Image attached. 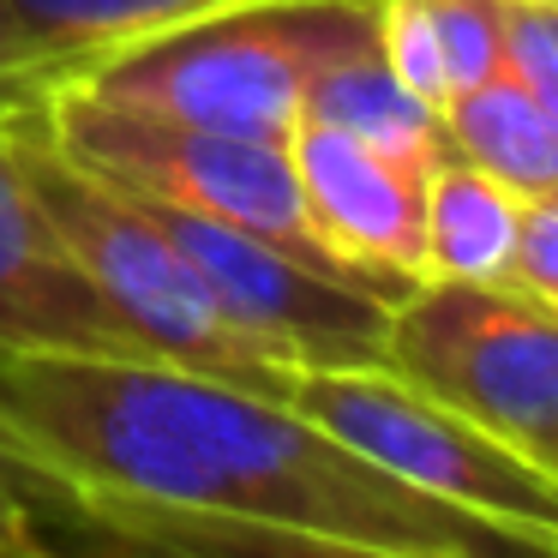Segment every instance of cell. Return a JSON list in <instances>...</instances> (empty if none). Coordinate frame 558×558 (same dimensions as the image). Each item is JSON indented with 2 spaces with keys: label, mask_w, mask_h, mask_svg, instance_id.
Returning a JSON list of instances; mask_svg holds the SVG:
<instances>
[{
  "label": "cell",
  "mask_w": 558,
  "mask_h": 558,
  "mask_svg": "<svg viewBox=\"0 0 558 558\" xmlns=\"http://www.w3.org/2000/svg\"><path fill=\"white\" fill-rule=\"evenodd\" d=\"M522 198L462 157H438L426 174V282H510Z\"/></svg>",
  "instance_id": "obj_12"
},
{
  "label": "cell",
  "mask_w": 558,
  "mask_h": 558,
  "mask_svg": "<svg viewBox=\"0 0 558 558\" xmlns=\"http://www.w3.org/2000/svg\"><path fill=\"white\" fill-rule=\"evenodd\" d=\"M43 121H49L54 145L66 157L109 174L126 193L169 205V210H193V217H210V222H229V229H246V234H265V241L330 270V258L313 246V229H306L289 145L162 121V114H145V109L102 102L78 85L54 90L43 102Z\"/></svg>",
  "instance_id": "obj_6"
},
{
  "label": "cell",
  "mask_w": 558,
  "mask_h": 558,
  "mask_svg": "<svg viewBox=\"0 0 558 558\" xmlns=\"http://www.w3.org/2000/svg\"><path fill=\"white\" fill-rule=\"evenodd\" d=\"M505 13V73L558 109V0H498Z\"/></svg>",
  "instance_id": "obj_14"
},
{
  "label": "cell",
  "mask_w": 558,
  "mask_h": 558,
  "mask_svg": "<svg viewBox=\"0 0 558 558\" xmlns=\"http://www.w3.org/2000/svg\"><path fill=\"white\" fill-rule=\"evenodd\" d=\"M7 145H13L37 205L49 210L54 234H61L66 253L78 258V270L90 277V289L114 306V318L157 361L193 366V373L229 378V385H246L258 397L289 402L294 366L253 349L217 313L210 289L198 282V270L186 265V253L174 246V234L162 229V217L145 198L114 186L109 174L85 169L78 157H66L54 145L49 121H43V102L7 121Z\"/></svg>",
  "instance_id": "obj_2"
},
{
  "label": "cell",
  "mask_w": 558,
  "mask_h": 558,
  "mask_svg": "<svg viewBox=\"0 0 558 558\" xmlns=\"http://www.w3.org/2000/svg\"><path fill=\"white\" fill-rule=\"evenodd\" d=\"M438 121H445L450 157L493 174L522 205L558 193V109L546 97H534L517 73L498 66L493 78L457 90Z\"/></svg>",
  "instance_id": "obj_10"
},
{
  "label": "cell",
  "mask_w": 558,
  "mask_h": 558,
  "mask_svg": "<svg viewBox=\"0 0 558 558\" xmlns=\"http://www.w3.org/2000/svg\"><path fill=\"white\" fill-rule=\"evenodd\" d=\"M43 529H37V505L25 498V486L0 469V558H37L43 553Z\"/></svg>",
  "instance_id": "obj_17"
},
{
  "label": "cell",
  "mask_w": 558,
  "mask_h": 558,
  "mask_svg": "<svg viewBox=\"0 0 558 558\" xmlns=\"http://www.w3.org/2000/svg\"><path fill=\"white\" fill-rule=\"evenodd\" d=\"M289 402L402 486L493 522L517 553L558 558V474L493 426L402 385L385 366H306Z\"/></svg>",
  "instance_id": "obj_4"
},
{
  "label": "cell",
  "mask_w": 558,
  "mask_h": 558,
  "mask_svg": "<svg viewBox=\"0 0 558 558\" xmlns=\"http://www.w3.org/2000/svg\"><path fill=\"white\" fill-rule=\"evenodd\" d=\"M378 0H246L114 49L73 85L121 109L289 145L306 121V85L330 54L378 31Z\"/></svg>",
  "instance_id": "obj_3"
},
{
  "label": "cell",
  "mask_w": 558,
  "mask_h": 558,
  "mask_svg": "<svg viewBox=\"0 0 558 558\" xmlns=\"http://www.w3.org/2000/svg\"><path fill=\"white\" fill-rule=\"evenodd\" d=\"M510 282L558 313V193H553V198H529V205H522Z\"/></svg>",
  "instance_id": "obj_16"
},
{
  "label": "cell",
  "mask_w": 558,
  "mask_h": 558,
  "mask_svg": "<svg viewBox=\"0 0 558 558\" xmlns=\"http://www.w3.org/2000/svg\"><path fill=\"white\" fill-rule=\"evenodd\" d=\"M0 7L13 13V25L43 54H54L78 78L97 61H109L114 49H133L145 37L229 13V7H246V0H0Z\"/></svg>",
  "instance_id": "obj_13"
},
{
  "label": "cell",
  "mask_w": 558,
  "mask_h": 558,
  "mask_svg": "<svg viewBox=\"0 0 558 558\" xmlns=\"http://www.w3.org/2000/svg\"><path fill=\"white\" fill-rule=\"evenodd\" d=\"M150 210L174 234L186 265L198 270L217 313L270 361L294 366V373H306V366H385L390 301L354 289L349 277L265 241V234H246L169 205Z\"/></svg>",
  "instance_id": "obj_7"
},
{
  "label": "cell",
  "mask_w": 558,
  "mask_h": 558,
  "mask_svg": "<svg viewBox=\"0 0 558 558\" xmlns=\"http://www.w3.org/2000/svg\"><path fill=\"white\" fill-rule=\"evenodd\" d=\"M0 469L90 541L162 553H517L294 402L174 361L0 349Z\"/></svg>",
  "instance_id": "obj_1"
},
{
  "label": "cell",
  "mask_w": 558,
  "mask_h": 558,
  "mask_svg": "<svg viewBox=\"0 0 558 558\" xmlns=\"http://www.w3.org/2000/svg\"><path fill=\"white\" fill-rule=\"evenodd\" d=\"M546 469H553V474H558V445H553V457H546Z\"/></svg>",
  "instance_id": "obj_18"
},
{
  "label": "cell",
  "mask_w": 558,
  "mask_h": 558,
  "mask_svg": "<svg viewBox=\"0 0 558 558\" xmlns=\"http://www.w3.org/2000/svg\"><path fill=\"white\" fill-rule=\"evenodd\" d=\"M385 373L493 426L529 457L558 445V313L517 282H421L390 306Z\"/></svg>",
  "instance_id": "obj_5"
},
{
  "label": "cell",
  "mask_w": 558,
  "mask_h": 558,
  "mask_svg": "<svg viewBox=\"0 0 558 558\" xmlns=\"http://www.w3.org/2000/svg\"><path fill=\"white\" fill-rule=\"evenodd\" d=\"M306 121L337 126V133L361 138V145L385 150L397 162H414V169H433L445 157V121H438L433 102H421L390 61L378 54V31L354 49L330 54L325 66L306 85Z\"/></svg>",
  "instance_id": "obj_11"
},
{
  "label": "cell",
  "mask_w": 558,
  "mask_h": 558,
  "mask_svg": "<svg viewBox=\"0 0 558 558\" xmlns=\"http://www.w3.org/2000/svg\"><path fill=\"white\" fill-rule=\"evenodd\" d=\"M61 85H73V73H66L54 54H43L37 43L13 25V13L0 7V126L13 121V114L37 109V102H49Z\"/></svg>",
  "instance_id": "obj_15"
},
{
  "label": "cell",
  "mask_w": 558,
  "mask_h": 558,
  "mask_svg": "<svg viewBox=\"0 0 558 558\" xmlns=\"http://www.w3.org/2000/svg\"><path fill=\"white\" fill-rule=\"evenodd\" d=\"M0 349H66L114 354V361H157L114 306L90 289L78 258L54 234L19 169L7 126H0Z\"/></svg>",
  "instance_id": "obj_9"
},
{
  "label": "cell",
  "mask_w": 558,
  "mask_h": 558,
  "mask_svg": "<svg viewBox=\"0 0 558 558\" xmlns=\"http://www.w3.org/2000/svg\"><path fill=\"white\" fill-rule=\"evenodd\" d=\"M313 246L337 277L397 306L426 282V174L337 126L301 121L289 138Z\"/></svg>",
  "instance_id": "obj_8"
}]
</instances>
